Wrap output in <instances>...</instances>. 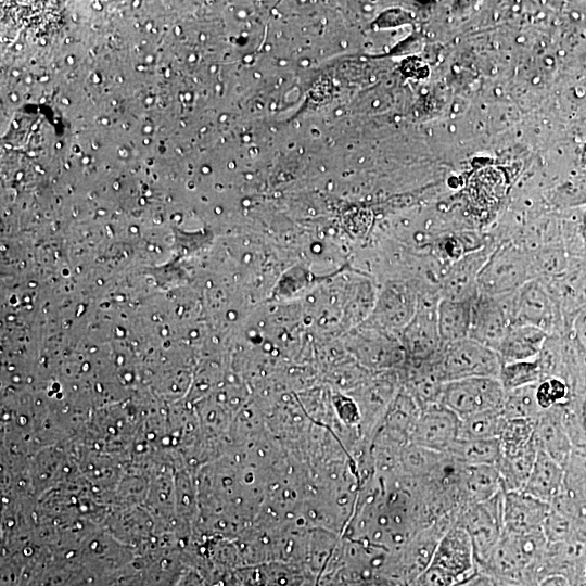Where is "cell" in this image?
Listing matches in <instances>:
<instances>
[{"label":"cell","mask_w":586,"mask_h":586,"mask_svg":"<svg viewBox=\"0 0 586 586\" xmlns=\"http://www.w3.org/2000/svg\"><path fill=\"white\" fill-rule=\"evenodd\" d=\"M548 336L545 331L533 326H512L496 349L501 365L538 358Z\"/></svg>","instance_id":"14"},{"label":"cell","mask_w":586,"mask_h":586,"mask_svg":"<svg viewBox=\"0 0 586 586\" xmlns=\"http://www.w3.org/2000/svg\"><path fill=\"white\" fill-rule=\"evenodd\" d=\"M537 449V444L534 440L530 445L520 450L507 454L501 453L495 467L498 470L504 492L523 489L535 462Z\"/></svg>","instance_id":"17"},{"label":"cell","mask_w":586,"mask_h":586,"mask_svg":"<svg viewBox=\"0 0 586 586\" xmlns=\"http://www.w3.org/2000/svg\"><path fill=\"white\" fill-rule=\"evenodd\" d=\"M457 581L446 571L430 564L408 586H451Z\"/></svg>","instance_id":"25"},{"label":"cell","mask_w":586,"mask_h":586,"mask_svg":"<svg viewBox=\"0 0 586 586\" xmlns=\"http://www.w3.org/2000/svg\"><path fill=\"white\" fill-rule=\"evenodd\" d=\"M436 301L423 302L403 332L404 348L415 358L433 361L438 358L443 343L438 333Z\"/></svg>","instance_id":"8"},{"label":"cell","mask_w":586,"mask_h":586,"mask_svg":"<svg viewBox=\"0 0 586 586\" xmlns=\"http://www.w3.org/2000/svg\"><path fill=\"white\" fill-rule=\"evenodd\" d=\"M533 279L536 275L532 258L511 246H501L489 254L479 273V293L491 296L511 294Z\"/></svg>","instance_id":"2"},{"label":"cell","mask_w":586,"mask_h":586,"mask_svg":"<svg viewBox=\"0 0 586 586\" xmlns=\"http://www.w3.org/2000/svg\"><path fill=\"white\" fill-rule=\"evenodd\" d=\"M417 310V301L407 288L395 284L387 286L380 298L377 316L382 328L399 329L406 327Z\"/></svg>","instance_id":"15"},{"label":"cell","mask_w":586,"mask_h":586,"mask_svg":"<svg viewBox=\"0 0 586 586\" xmlns=\"http://www.w3.org/2000/svg\"><path fill=\"white\" fill-rule=\"evenodd\" d=\"M451 586H517L505 583L494 576L476 569L467 577L454 583Z\"/></svg>","instance_id":"26"},{"label":"cell","mask_w":586,"mask_h":586,"mask_svg":"<svg viewBox=\"0 0 586 586\" xmlns=\"http://www.w3.org/2000/svg\"><path fill=\"white\" fill-rule=\"evenodd\" d=\"M430 564L440 566L457 582L476 570L472 542L462 526L457 524L444 533Z\"/></svg>","instance_id":"10"},{"label":"cell","mask_w":586,"mask_h":586,"mask_svg":"<svg viewBox=\"0 0 586 586\" xmlns=\"http://www.w3.org/2000/svg\"><path fill=\"white\" fill-rule=\"evenodd\" d=\"M536 399L544 411L565 404L572 396L569 384L558 377H546L536 384Z\"/></svg>","instance_id":"24"},{"label":"cell","mask_w":586,"mask_h":586,"mask_svg":"<svg viewBox=\"0 0 586 586\" xmlns=\"http://www.w3.org/2000/svg\"><path fill=\"white\" fill-rule=\"evenodd\" d=\"M545 378L538 358L502 364L498 380L506 392L537 384Z\"/></svg>","instance_id":"21"},{"label":"cell","mask_w":586,"mask_h":586,"mask_svg":"<svg viewBox=\"0 0 586 586\" xmlns=\"http://www.w3.org/2000/svg\"><path fill=\"white\" fill-rule=\"evenodd\" d=\"M489 254L474 253L459 257L450 264L442 275L440 297L458 301L474 300L479 294V273Z\"/></svg>","instance_id":"11"},{"label":"cell","mask_w":586,"mask_h":586,"mask_svg":"<svg viewBox=\"0 0 586 586\" xmlns=\"http://www.w3.org/2000/svg\"><path fill=\"white\" fill-rule=\"evenodd\" d=\"M504 491L494 497L469 505L459 525L469 534L476 569H481L504 534Z\"/></svg>","instance_id":"5"},{"label":"cell","mask_w":586,"mask_h":586,"mask_svg":"<svg viewBox=\"0 0 586 586\" xmlns=\"http://www.w3.org/2000/svg\"><path fill=\"white\" fill-rule=\"evenodd\" d=\"M535 420L510 419L499 436L501 453H513L530 445L534 440Z\"/></svg>","instance_id":"23"},{"label":"cell","mask_w":586,"mask_h":586,"mask_svg":"<svg viewBox=\"0 0 586 586\" xmlns=\"http://www.w3.org/2000/svg\"><path fill=\"white\" fill-rule=\"evenodd\" d=\"M583 584H586V568L584 570V573H583V582H582V585Z\"/></svg>","instance_id":"29"},{"label":"cell","mask_w":586,"mask_h":586,"mask_svg":"<svg viewBox=\"0 0 586 586\" xmlns=\"http://www.w3.org/2000/svg\"><path fill=\"white\" fill-rule=\"evenodd\" d=\"M578 242L586 251V207L579 213L576 225Z\"/></svg>","instance_id":"27"},{"label":"cell","mask_w":586,"mask_h":586,"mask_svg":"<svg viewBox=\"0 0 586 586\" xmlns=\"http://www.w3.org/2000/svg\"><path fill=\"white\" fill-rule=\"evenodd\" d=\"M535 586H572L571 583L558 575L548 576L539 581Z\"/></svg>","instance_id":"28"},{"label":"cell","mask_w":586,"mask_h":586,"mask_svg":"<svg viewBox=\"0 0 586 586\" xmlns=\"http://www.w3.org/2000/svg\"><path fill=\"white\" fill-rule=\"evenodd\" d=\"M463 466H496L501 456L499 438L457 440L447 451Z\"/></svg>","instance_id":"19"},{"label":"cell","mask_w":586,"mask_h":586,"mask_svg":"<svg viewBox=\"0 0 586 586\" xmlns=\"http://www.w3.org/2000/svg\"><path fill=\"white\" fill-rule=\"evenodd\" d=\"M561 406L544 410L538 416L534 436L537 447L565 469L572 454V443L563 423Z\"/></svg>","instance_id":"12"},{"label":"cell","mask_w":586,"mask_h":586,"mask_svg":"<svg viewBox=\"0 0 586 586\" xmlns=\"http://www.w3.org/2000/svg\"><path fill=\"white\" fill-rule=\"evenodd\" d=\"M505 395L497 378H467L446 382L440 403L462 419L486 410H501Z\"/></svg>","instance_id":"4"},{"label":"cell","mask_w":586,"mask_h":586,"mask_svg":"<svg viewBox=\"0 0 586 586\" xmlns=\"http://www.w3.org/2000/svg\"><path fill=\"white\" fill-rule=\"evenodd\" d=\"M472 301L440 297L436 308L437 328L443 344L469 337Z\"/></svg>","instance_id":"16"},{"label":"cell","mask_w":586,"mask_h":586,"mask_svg":"<svg viewBox=\"0 0 586 586\" xmlns=\"http://www.w3.org/2000/svg\"><path fill=\"white\" fill-rule=\"evenodd\" d=\"M586 349V347H584Z\"/></svg>","instance_id":"30"},{"label":"cell","mask_w":586,"mask_h":586,"mask_svg":"<svg viewBox=\"0 0 586 586\" xmlns=\"http://www.w3.org/2000/svg\"><path fill=\"white\" fill-rule=\"evenodd\" d=\"M550 510V504L523 491L504 492V532L510 534L543 532V525Z\"/></svg>","instance_id":"9"},{"label":"cell","mask_w":586,"mask_h":586,"mask_svg":"<svg viewBox=\"0 0 586 586\" xmlns=\"http://www.w3.org/2000/svg\"><path fill=\"white\" fill-rule=\"evenodd\" d=\"M460 476L470 505L487 500L502 492L500 476L495 466L462 464Z\"/></svg>","instance_id":"18"},{"label":"cell","mask_w":586,"mask_h":586,"mask_svg":"<svg viewBox=\"0 0 586 586\" xmlns=\"http://www.w3.org/2000/svg\"><path fill=\"white\" fill-rule=\"evenodd\" d=\"M536 384L506 392L501 412L507 420H536L543 412L536 399Z\"/></svg>","instance_id":"22"},{"label":"cell","mask_w":586,"mask_h":586,"mask_svg":"<svg viewBox=\"0 0 586 586\" xmlns=\"http://www.w3.org/2000/svg\"><path fill=\"white\" fill-rule=\"evenodd\" d=\"M501 360L493 348L470 337L444 344L438 357V370L445 382L499 377Z\"/></svg>","instance_id":"1"},{"label":"cell","mask_w":586,"mask_h":586,"mask_svg":"<svg viewBox=\"0 0 586 586\" xmlns=\"http://www.w3.org/2000/svg\"><path fill=\"white\" fill-rule=\"evenodd\" d=\"M514 293L499 296L479 293L472 303L469 337L496 351L514 324Z\"/></svg>","instance_id":"6"},{"label":"cell","mask_w":586,"mask_h":586,"mask_svg":"<svg viewBox=\"0 0 586 586\" xmlns=\"http://www.w3.org/2000/svg\"><path fill=\"white\" fill-rule=\"evenodd\" d=\"M537 448L535 462L522 491L551 505L563 492L565 469Z\"/></svg>","instance_id":"13"},{"label":"cell","mask_w":586,"mask_h":586,"mask_svg":"<svg viewBox=\"0 0 586 586\" xmlns=\"http://www.w3.org/2000/svg\"><path fill=\"white\" fill-rule=\"evenodd\" d=\"M507 419L500 409L486 410L461 419L459 440L499 438Z\"/></svg>","instance_id":"20"},{"label":"cell","mask_w":586,"mask_h":586,"mask_svg":"<svg viewBox=\"0 0 586 586\" xmlns=\"http://www.w3.org/2000/svg\"><path fill=\"white\" fill-rule=\"evenodd\" d=\"M461 419L441 403L425 407L419 415L411 441L436 453H447L459 437Z\"/></svg>","instance_id":"7"},{"label":"cell","mask_w":586,"mask_h":586,"mask_svg":"<svg viewBox=\"0 0 586 586\" xmlns=\"http://www.w3.org/2000/svg\"><path fill=\"white\" fill-rule=\"evenodd\" d=\"M513 316L514 324L533 326L549 335L568 333L559 304L537 278L526 282L514 293Z\"/></svg>","instance_id":"3"}]
</instances>
